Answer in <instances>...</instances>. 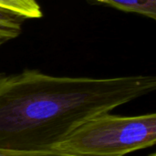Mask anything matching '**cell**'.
Masks as SVG:
<instances>
[{
	"instance_id": "7",
	"label": "cell",
	"mask_w": 156,
	"mask_h": 156,
	"mask_svg": "<svg viewBox=\"0 0 156 156\" xmlns=\"http://www.w3.org/2000/svg\"><path fill=\"white\" fill-rule=\"evenodd\" d=\"M149 156H156V155H155V154H152L151 155H149Z\"/></svg>"
},
{
	"instance_id": "4",
	"label": "cell",
	"mask_w": 156,
	"mask_h": 156,
	"mask_svg": "<svg viewBox=\"0 0 156 156\" xmlns=\"http://www.w3.org/2000/svg\"><path fill=\"white\" fill-rule=\"evenodd\" d=\"M26 18L0 7V47L19 37Z\"/></svg>"
},
{
	"instance_id": "3",
	"label": "cell",
	"mask_w": 156,
	"mask_h": 156,
	"mask_svg": "<svg viewBox=\"0 0 156 156\" xmlns=\"http://www.w3.org/2000/svg\"><path fill=\"white\" fill-rule=\"evenodd\" d=\"M91 5H103L115 9L156 18V0H86Z\"/></svg>"
},
{
	"instance_id": "1",
	"label": "cell",
	"mask_w": 156,
	"mask_h": 156,
	"mask_svg": "<svg viewBox=\"0 0 156 156\" xmlns=\"http://www.w3.org/2000/svg\"><path fill=\"white\" fill-rule=\"evenodd\" d=\"M155 89L154 75L64 77L32 69L0 72V149L51 150L89 119Z\"/></svg>"
},
{
	"instance_id": "5",
	"label": "cell",
	"mask_w": 156,
	"mask_h": 156,
	"mask_svg": "<svg viewBox=\"0 0 156 156\" xmlns=\"http://www.w3.org/2000/svg\"><path fill=\"white\" fill-rule=\"evenodd\" d=\"M0 7L26 19L40 18L43 16L41 6L37 0H0Z\"/></svg>"
},
{
	"instance_id": "6",
	"label": "cell",
	"mask_w": 156,
	"mask_h": 156,
	"mask_svg": "<svg viewBox=\"0 0 156 156\" xmlns=\"http://www.w3.org/2000/svg\"><path fill=\"white\" fill-rule=\"evenodd\" d=\"M0 156H75L68 154L57 150H44V151H13L0 149Z\"/></svg>"
},
{
	"instance_id": "2",
	"label": "cell",
	"mask_w": 156,
	"mask_h": 156,
	"mask_svg": "<svg viewBox=\"0 0 156 156\" xmlns=\"http://www.w3.org/2000/svg\"><path fill=\"white\" fill-rule=\"evenodd\" d=\"M156 143V114L94 116L53 147L75 156H123L154 146Z\"/></svg>"
}]
</instances>
